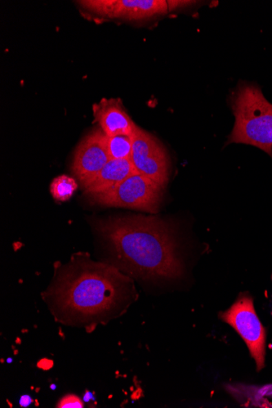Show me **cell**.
<instances>
[{
    "label": "cell",
    "mask_w": 272,
    "mask_h": 408,
    "mask_svg": "<svg viewBox=\"0 0 272 408\" xmlns=\"http://www.w3.org/2000/svg\"><path fill=\"white\" fill-rule=\"evenodd\" d=\"M131 161L137 173L163 187L167 186L169 169L167 152L157 138L138 125L133 134Z\"/></svg>",
    "instance_id": "6"
},
{
    "label": "cell",
    "mask_w": 272,
    "mask_h": 408,
    "mask_svg": "<svg viewBox=\"0 0 272 408\" xmlns=\"http://www.w3.org/2000/svg\"><path fill=\"white\" fill-rule=\"evenodd\" d=\"M164 187L151 178L135 173L110 190L89 197L93 203L155 214L162 204Z\"/></svg>",
    "instance_id": "4"
},
{
    "label": "cell",
    "mask_w": 272,
    "mask_h": 408,
    "mask_svg": "<svg viewBox=\"0 0 272 408\" xmlns=\"http://www.w3.org/2000/svg\"><path fill=\"white\" fill-rule=\"evenodd\" d=\"M235 116L229 142L251 145L272 158V104L260 87L242 82L231 98Z\"/></svg>",
    "instance_id": "3"
},
{
    "label": "cell",
    "mask_w": 272,
    "mask_h": 408,
    "mask_svg": "<svg viewBox=\"0 0 272 408\" xmlns=\"http://www.w3.org/2000/svg\"><path fill=\"white\" fill-rule=\"evenodd\" d=\"M107 150L110 160L131 159L133 147V136H106Z\"/></svg>",
    "instance_id": "11"
},
{
    "label": "cell",
    "mask_w": 272,
    "mask_h": 408,
    "mask_svg": "<svg viewBox=\"0 0 272 408\" xmlns=\"http://www.w3.org/2000/svg\"><path fill=\"white\" fill-rule=\"evenodd\" d=\"M135 173L131 159L110 160L94 178L82 186L85 194L90 197L110 190Z\"/></svg>",
    "instance_id": "10"
},
{
    "label": "cell",
    "mask_w": 272,
    "mask_h": 408,
    "mask_svg": "<svg viewBox=\"0 0 272 408\" xmlns=\"http://www.w3.org/2000/svg\"><path fill=\"white\" fill-rule=\"evenodd\" d=\"M52 389H56V385H52Z\"/></svg>",
    "instance_id": "17"
},
{
    "label": "cell",
    "mask_w": 272,
    "mask_h": 408,
    "mask_svg": "<svg viewBox=\"0 0 272 408\" xmlns=\"http://www.w3.org/2000/svg\"><path fill=\"white\" fill-rule=\"evenodd\" d=\"M52 365L53 363L52 360H43L39 363L38 366L40 367V369L48 370L51 369Z\"/></svg>",
    "instance_id": "15"
},
{
    "label": "cell",
    "mask_w": 272,
    "mask_h": 408,
    "mask_svg": "<svg viewBox=\"0 0 272 408\" xmlns=\"http://www.w3.org/2000/svg\"><path fill=\"white\" fill-rule=\"evenodd\" d=\"M32 398L29 396H23L20 398V405L22 407H28L32 403Z\"/></svg>",
    "instance_id": "14"
},
{
    "label": "cell",
    "mask_w": 272,
    "mask_h": 408,
    "mask_svg": "<svg viewBox=\"0 0 272 408\" xmlns=\"http://www.w3.org/2000/svg\"><path fill=\"white\" fill-rule=\"evenodd\" d=\"M220 316L243 338L256 362L257 370L261 371L265 367L266 331L258 319L251 296L240 294L233 306Z\"/></svg>",
    "instance_id": "5"
},
{
    "label": "cell",
    "mask_w": 272,
    "mask_h": 408,
    "mask_svg": "<svg viewBox=\"0 0 272 408\" xmlns=\"http://www.w3.org/2000/svg\"><path fill=\"white\" fill-rule=\"evenodd\" d=\"M96 122L107 136H133L137 125L129 116L119 99H102L93 105Z\"/></svg>",
    "instance_id": "9"
},
{
    "label": "cell",
    "mask_w": 272,
    "mask_h": 408,
    "mask_svg": "<svg viewBox=\"0 0 272 408\" xmlns=\"http://www.w3.org/2000/svg\"><path fill=\"white\" fill-rule=\"evenodd\" d=\"M56 407L59 408H82L84 407V403L81 398L74 394H68L61 398L58 402Z\"/></svg>",
    "instance_id": "13"
},
{
    "label": "cell",
    "mask_w": 272,
    "mask_h": 408,
    "mask_svg": "<svg viewBox=\"0 0 272 408\" xmlns=\"http://www.w3.org/2000/svg\"><path fill=\"white\" fill-rule=\"evenodd\" d=\"M78 183L72 177L62 174L53 179L50 185L51 194L56 201H66L72 197Z\"/></svg>",
    "instance_id": "12"
},
{
    "label": "cell",
    "mask_w": 272,
    "mask_h": 408,
    "mask_svg": "<svg viewBox=\"0 0 272 408\" xmlns=\"http://www.w3.org/2000/svg\"><path fill=\"white\" fill-rule=\"evenodd\" d=\"M131 276L87 253H75L65 264H54V276L42 294L61 324L91 333L123 315L137 298Z\"/></svg>",
    "instance_id": "1"
},
{
    "label": "cell",
    "mask_w": 272,
    "mask_h": 408,
    "mask_svg": "<svg viewBox=\"0 0 272 408\" xmlns=\"http://www.w3.org/2000/svg\"><path fill=\"white\" fill-rule=\"evenodd\" d=\"M92 226L108 255L106 263L125 274L155 283L184 276L176 231L164 219L129 215L97 218Z\"/></svg>",
    "instance_id": "2"
},
{
    "label": "cell",
    "mask_w": 272,
    "mask_h": 408,
    "mask_svg": "<svg viewBox=\"0 0 272 408\" xmlns=\"http://www.w3.org/2000/svg\"><path fill=\"white\" fill-rule=\"evenodd\" d=\"M79 3L98 15L129 21L148 19L169 11L165 0H85Z\"/></svg>",
    "instance_id": "7"
},
{
    "label": "cell",
    "mask_w": 272,
    "mask_h": 408,
    "mask_svg": "<svg viewBox=\"0 0 272 408\" xmlns=\"http://www.w3.org/2000/svg\"><path fill=\"white\" fill-rule=\"evenodd\" d=\"M271 279H272V276H271Z\"/></svg>",
    "instance_id": "18"
},
{
    "label": "cell",
    "mask_w": 272,
    "mask_h": 408,
    "mask_svg": "<svg viewBox=\"0 0 272 408\" xmlns=\"http://www.w3.org/2000/svg\"><path fill=\"white\" fill-rule=\"evenodd\" d=\"M109 161L106 134L101 129H95L79 143L74 152L71 169L83 185L94 178Z\"/></svg>",
    "instance_id": "8"
},
{
    "label": "cell",
    "mask_w": 272,
    "mask_h": 408,
    "mask_svg": "<svg viewBox=\"0 0 272 408\" xmlns=\"http://www.w3.org/2000/svg\"><path fill=\"white\" fill-rule=\"evenodd\" d=\"M92 398L93 394L91 392H87V394H85V396L83 397V402H89L92 400Z\"/></svg>",
    "instance_id": "16"
}]
</instances>
